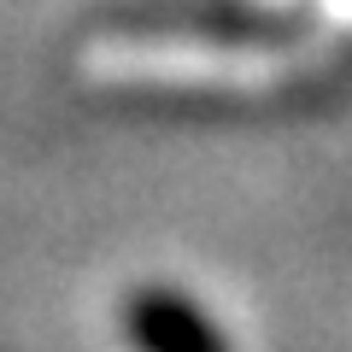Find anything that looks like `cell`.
Here are the masks:
<instances>
[{
	"label": "cell",
	"instance_id": "cell-1",
	"mask_svg": "<svg viewBox=\"0 0 352 352\" xmlns=\"http://www.w3.org/2000/svg\"><path fill=\"white\" fill-rule=\"evenodd\" d=\"M124 335L135 352H229L223 329L176 288H135L129 294Z\"/></svg>",
	"mask_w": 352,
	"mask_h": 352
}]
</instances>
